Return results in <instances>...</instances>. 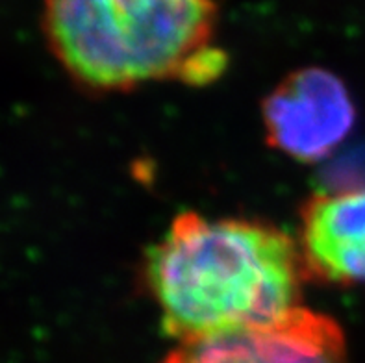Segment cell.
I'll list each match as a JSON object with an SVG mask.
<instances>
[{
	"mask_svg": "<svg viewBox=\"0 0 365 363\" xmlns=\"http://www.w3.org/2000/svg\"><path fill=\"white\" fill-rule=\"evenodd\" d=\"M145 287L178 343L267 324L302 306L297 240L258 219L184 212L145 257Z\"/></svg>",
	"mask_w": 365,
	"mask_h": 363,
	"instance_id": "1",
	"label": "cell"
},
{
	"mask_svg": "<svg viewBox=\"0 0 365 363\" xmlns=\"http://www.w3.org/2000/svg\"><path fill=\"white\" fill-rule=\"evenodd\" d=\"M41 24L65 73L95 93L204 86L227 67L215 0H43Z\"/></svg>",
	"mask_w": 365,
	"mask_h": 363,
	"instance_id": "2",
	"label": "cell"
},
{
	"mask_svg": "<svg viewBox=\"0 0 365 363\" xmlns=\"http://www.w3.org/2000/svg\"><path fill=\"white\" fill-rule=\"evenodd\" d=\"M265 139L302 163L329 158L356 123L345 83L321 67L293 71L262 102Z\"/></svg>",
	"mask_w": 365,
	"mask_h": 363,
	"instance_id": "3",
	"label": "cell"
},
{
	"mask_svg": "<svg viewBox=\"0 0 365 363\" xmlns=\"http://www.w3.org/2000/svg\"><path fill=\"white\" fill-rule=\"evenodd\" d=\"M162 363H349L345 336L329 315L299 306L267 324L178 343Z\"/></svg>",
	"mask_w": 365,
	"mask_h": 363,
	"instance_id": "4",
	"label": "cell"
},
{
	"mask_svg": "<svg viewBox=\"0 0 365 363\" xmlns=\"http://www.w3.org/2000/svg\"><path fill=\"white\" fill-rule=\"evenodd\" d=\"M297 243L308 282L365 285V185L312 195Z\"/></svg>",
	"mask_w": 365,
	"mask_h": 363,
	"instance_id": "5",
	"label": "cell"
}]
</instances>
